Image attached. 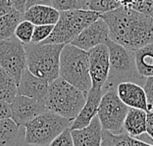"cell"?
Instances as JSON below:
<instances>
[{
  "label": "cell",
  "instance_id": "cell-2",
  "mask_svg": "<svg viewBox=\"0 0 153 146\" xmlns=\"http://www.w3.org/2000/svg\"><path fill=\"white\" fill-rule=\"evenodd\" d=\"M106 45L109 51V75L103 86V91L115 88L120 82H133L143 86L145 79L138 74L134 59V51L127 49L123 45L108 38Z\"/></svg>",
  "mask_w": 153,
  "mask_h": 146
},
{
  "label": "cell",
  "instance_id": "cell-24",
  "mask_svg": "<svg viewBox=\"0 0 153 146\" xmlns=\"http://www.w3.org/2000/svg\"><path fill=\"white\" fill-rule=\"evenodd\" d=\"M121 6V0H89L88 10L100 14L112 11Z\"/></svg>",
  "mask_w": 153,
  "mask_h": 146
},
{
  "label": "cell",
  "instance_id": "cell-5",
  "mask_svg": "<svg viewBox=\"0 0 153 146\" xmlns=\"http://www.w3.org/2000/svg\"><path fill=\"white\" fill-rule=\"evenodd\" d=\"M59 76L88 93L91 88L88 52L71 43L65 44L60 55Z\"/></svg>",
  "mask_w": 153,
  "mask_h": 146
},
{
  "label": "cell",
  "instance_id": "cell-16",
  "mask_svg": "<svg viewBox=\"0 0 153 146\" xmlns=\"http://www.w3.org/2000/svg\"><path fill=\"white\" fill-rule=\"evenodd\" d=\"M102 134L103 130L97 116L93 118L88 127L72 130L74 146H101Z\"/></svg>",
  "mask_w": 153,
  "mask_h": 146
},
{
  "label": "cell",
  "instance_id": "cell-28",
  "mask_svg": "<svg viewBox=\"0 0 153 146\" xmlns=\"http://www.w3.org/2000/svg\"><path fill=\"white\" fill-rule=\"evenodd\" d=\"M52 7H54L59 12L82 9V3L79 0H52Z\"/></svg>",
  "mask_w": 153,
  "mask_h": 146
},
{
  "label": "cell",
  "instance_id": "cell-31",
  "mask_svg": "<svg viewBox=\"0 0 153 146\" xmlns=\"http://www.w3.org/2000/svg\"><path fill=\"white\" fill-rule=\"evenodd\" d=\"M146 133L153 140V111L146 112Z\"/></svg>",
  "mask_w": 153,
  "mask_h": 146
},
{
  "label": "cell",
  "instance_id": "cell-18",
  "mask_svg": "<svg viewBox=\"0 0 153 146\" xmlns=\"http://www.w3.org/2000/svg\"><path fill=\"white\" fill-rule=\"evenodd\" d=\"M124 133L137 138L146 133V111L130 108L123 125Z\"/></svg>",
  "mask_w": 153,
  "mask_h": 146
},
{
  "label": "cell",
  "instance_id": "cell-34",
  "mask_svg": "<svg viewBox=\"0 0 153 146\" xmlns=\"http://www.w3.org/2000/svg\"><path fill=\"white\" fill-rule=\"evenodd\" d=\"M10 105L8 103L0 101V120L10 118Z\"/></svg>",
  "mask_w": 153,
  "mask_h": 146
},
{
  "label": "cell",
  "instance_id": "cell-21",
  "mask_svg": "<svg viewBox=\"0 0 153 146\" xmlns=\"http://www.w3.org/2000/svg\"><path fill=\"white\" fill-rule=\"evenodd\" d=\"M101 146H153L138 138L130 136L126 133L113 134L107 130H103Z\"/></svg>",
  "mask_w": 153,
  "mask_h": 146
},
{
  "label": "cell",
  "instance_id": "cell-9",
  "mask_svg": "<svg viewBox=\"0 0 153 146\" xmlns=\"http://www.w3.org/2000/svg\"><path fill=\"white\" fill-rule=\"evenodd\" d=\"M0 67L8 72L17 83L27 68V56L24 43L16 36L0 40Z\"/></svg>",
  "mask_w": 153,
  "mask_h": 146
},
{
  "label": "cell",
  "instance_id": "cell-27",
  "mask_svg": "<svg viewBox=\"0 0 153 146\" xmlns=\"http://www.w3.org/2000/svg\"><path fill=\"white\" fill-rule=\"evenodd\" d=\"M48 146H74V140L72 136L71 127H69L59 133Z\"/></svg>",
  "mask_w": 153,
  "mask_h": 146
},
{
  "label": "cell",
  "instance_id": "cell-1",
  "mask_svg": "<svg viewBox=\"0 0 153 146\" xmlns=\"http://www.w3.org/2000/svg\"><path fill=\"white\" fill-rule=\"evenodd\" d=\"M100 18L109 27V38L131 51L153 42V18L131 8L119 7Z\"/></svg>",
  "mask_w": 153,
  "mask_h": 146
},
{
  "label": "cell",
  "instance_id": "cell-20",
  "mask_svg": "<svg viewBox=\"0 0 153 146\" xmlns=\"http://www.w3.org/2000/svg\"><path fill=\"white\" fill-rule=\"evenodd\" d=\"M134 59L138 74L143 78L153 76V42L135 50Z\"/></svg>",
  "mask_w": 153,
  "mask_h": 146
},
{
  "label": "cell",
  "instance_id": "cell-13",
  "mask_svg": "<svg viewBox=\"0 0 153 146\" xmlns=\"http://www.w3.org/2000/svg\"><path fill=\"white\" fill-rule=\"evenodd\" d=\"M49 88V82L32 74L29 69L24 70L18 82V94L33 98L45 105Z\"/></svg>",
  "mask_w": 153,
  "mask_h": 146
},
{
  "label": "cell",
  "instance_id": "cell-19",
  "mask_svg": "<svg viewBox=\"0 0 153 146\" xmlns=\"http://www.w3.org/2000/svg\"><path fill=\"white\" fill-rule=\"evenodd\" d=\"M11 118L0 120V146H22L24 131Z\"/></svg>",
  "mask_w": 153,
  "mask_h": 146
},
{
  "label": "cell",
  "instance_id": "cell-7",
  "mask_svg": "<svg viewBox=\"0 0 153 146\" xmlns=\"http://www.w3.org/2000/svg\"><path fill=\"white\" fill-rule=\"evenodd\" d=\"M71 123V120L46 110L23 127L24 142L34 146H48Z\"/></svg>",
  "mask_w": 153,
  "mask_h": 146
},
{
  "label": "cell",
  "instance_id": "cell-15",
  "mask_svg": "<svg viewBox=\"0 0 153 146\" xmlns=\"http://www.w3.org/2000/svg\"><path fill=\"white\" fill-rule=\"evenodd\" d=\"M116 91L119 98L128 107L141 109L146 112L149 111L146 94L142 85L133 82H123L117 85Z\"/></svg>",
  "mask_w": 153,
  "mask_h": 146
},
{
  "label": "cell",
  "instance_id": "cell-17",
  "mask_svg": "<svg viewBox=\"0 0 153 146\" xmlns=\"http://www.w3.org/2000/svg\"><path fill=\"white\" fill-rule=\"evenodd\" d=\"M60 16V12L52 6L34 5L27 9L23 14V20H27L34 26L55 25Z\"/></svg>",
  "mask_w": 153,
  "mask_h": 146
},
{
  "label": "cell",
  "instance_id": "cell-33",
  "mask_svg": "<svg viewBox=\"0 0 153 146\" xmlns=\"http://www.w3.org/2000/svg\"><path fill=\"white\" fill-rule=\"evenodd\" d=\"M9 2L11 3V5L17 10V11L21 12L22 14L25 13L27 0H9Z\"/></svg>",
  "mask_w": 153,
  "mask_h": 146
},
{
  "label": "cell",
  "instance_id": "cell-30",
  "mask_svg": "<svg viewBox=\"0 0 153 146\" xmlns=\"http://www.w3.org/2000/svg\"><path fill=\"white\" fill-rule=\"evenodd\" d=\"M143 88L147 98L148 110L153 111V76H149V78L145 79Z\"/></svg>",
  "mask_w": 153,
  "mask_h": 146
},
{
  "label": "cell",
  "instance_id": "cell-23",
  "mask_svg": "<svg viewBox=\"0 0 153 146\" xmlns=\"http://www.w3.org/2000/svg\"><path fill=\"white\" fill-rule=\"evenodd\" d=\"M22 21L23 14L16 9L0 17V40L9 39L15 36L16 27Z\"/></svg>",
  "mask_w": 153,
  "mask_h": 146
},
{
  "label": "cell",
  "instance_id": "cell-11",
  "mask_svg": "<svg viewBox=\"0 0 153 146\" xmlns=\"http://www.w3.org/2000/svg\"><path fill=\"white\" fill-rule=\"evenodd\" d=\"M10 105V118L18 127H24L38 115L46 111L44 104L30 97L19 95L14 98Z\"/></svg>",
  "mask_w": 153,
  "mask_h": 146
},
{
  "label": "cell",
  "instance_id": "cell-37",
  "mask_svg": "<svg viewBox=\"0 0 153 146\" xmlns=\"http://www.w3.org/2000/svg\"><path fill=\"white\" fill-rule=\"evenodd\" d=\"M22 146H34V145H30V144H27V143H25V142H24V143L22 144Z\"/></svg>",
  "mask_w": 153,
  "mask_h": 146
},
{
  "label": "cell",
  "instance_id": "cell-29",
  "mask_svg": "<svg viewBox=\"0 0 153 146\" xmlns=\"http://www.w3.org/2000/svg\"><path fill=\"white\" fill-rule=\"evenodd\" d=\"M131 8L153 18V0H134Z\"/></svg>",
  "mask_w": 153,
  "mask_h": 146
},
{
  "label": "cell",
  "instance_id": "cell-12",
  "mask_svg": "<svg viewBox=\"0 0 153 146\" xmlns=\"http://www.w3.org/2000/svg\"><path fill=\"white\" fill-rule=\"evenodd\" d=\"M109 38V27L104 20L99 18L90 24L76 36L71 44L88 51L99 44L105 43Z\"/></svg>",
  "mask_w": 153,
  "mask_h": 146
},
{
  "label": "cell",
  "instance_id": "cell-4",
  "mask_svg": "<svg viewBox=\"0 0 153 146\" xmlns=\"http://www.w3.org/2000/svg\"><path fill=\"white\" fill-rule=\"evenodd\" d=\"M65 44L25 43L27 68L38 78L52 82L59 78L60 55Z\"/></svg>",
  "mask_w": 153,
  "mask_h": 146
},
{
  "label": "cell",
  "instance_id": "cell-36",
  "mask_svg": "<svg viewBox=\"0 0 153 146\" xmlns=\"http://www.w3.org/2000/svg\"><path fill=\"white\" fill-rule=\"evenodd\" d=\"M82 3V9L85 10H88V3H89V0H79Z\"/></svg>",
  "mask_w": 153,
  "mask_h": 146
},
{
  "label": "cell",
  "instance_id": "cell-25",
  "mask_svg": "<svg viewBox=\"0 0 153 146\" xmlns=\"http://www.w3.org/2000/svg\"><path fill=\"white\" fill-rule=\"evenodd\" d=\"M34 30V25L27 20H23L22 22H20L18 27H16L15 30V36L21 40L22 42L30 43L32 41L33 33Z\"/></svg>",
  "mask_w": 153,
  "mask_h": 146
},
{
  "label": "cell",
  "instance_id": "cell-22",
  "mask_svg": "<svg viewBox=\"0 0 153 146\" xmlns=\"http://www.w3.org/2000/svg\"><path fill=\"white\" fill-rule=\"evenodd\" d=\"M18 94V83L16 79L0 67V101L10 104Z\"/></svg>",
  "mask_w": 153,
  "mask_h": 146
},
{
  "label": "cell",
  "instance_id": "cell-10",
  "mask_svg": "<svg viewBox=\"0 0 153 146\" xmlns=\"http://www.w3.org/2000/svg\"><path fill=\"white\" fill-rule=\"evenodd\" d=\"M88 52L89 75L92 88H103L109 75V51L106 43L99 44Z\"/></svg>",
  "mask_w": 153,
  "mask_h": 146
},
{
  "label": "cell",
  "instance_id": "cell-32",
  "mask_svg": "<svg viewBox=\"0 0 153 146\" xmlns=\"http://www.w3.org/2000/svg\"><path fill=\"white\" fill-rule=\"evenodd\" d=\"M15 8L11 5L9 0H0V17L12 12Z\"/></svg>",
  "mask_w": 153,
  "mask_h": 146
},
{
  "label": "cell",
  "instance_id": "cell-8",
  "mask_svg": "<svg viewBox=\"0 0 153 146\" xmlns=\"http://www.w3.org/2000/svg\"><path fill=\"white\" fill-rule=\"evenodd\" d=\"M128 109L130 107L119 98L116 89L106 90L100 100L97 112L102 130L113 134L124 133L123 125Z\"/></svg>",
  "mask_w": 153,
  "mask_h": 146
},
{
  "label": "cell",
  "instance_id": "cell-3",
  "mask_svg": "<svg viewBox=\"0 0 153 146\" xmlns=\"http://www.w3.org/2000/svg\"><path fill=\"white\" fill-rule=\"evenodd\" d=\"M86 101V93L59 76L49 83L46 110L73 121Z\"/></svg>",
  "mask_w": 153,
  "mask_h": 146
},
{
  "label": "cell",
  "instance_id": "cell-35",
  "mask_svg": "<svg viewBox=\"0 0 153 146\" xmlns=\"http://www.w3.org/2000/svg\"><path fill=\"white\" fill-rule=\"evenodd\" d=\"M34 5H46V6H52V0H27L26 10L29 9L30 7Z\"/></svg>",
  "mask_w": 153,
  "mask_h": 146
},
{
  "label": "cell",
  "instance_id": "cell-26",
  "mask_svg": "<svg viewBox=\"0 0 153 146\" xmlns=\"http://www.w3.org/2000/svg\"><path fill=\"white\" fill-rule=\"evenodd\" d=\"M53 25H41L34 26L32 41L33 43H41L51 34L53 30Z\"/></svg>",
  "mask_w": 153,
  "mask_h": 146
},
{
  "label": "cell",
  "instance_id": "cell-6",
  "mask_svg": "<svg viewBox=\"0 0 153 146\" xmlns=\"http://www.w3.org/2000/svg\"><path fill=\"white\" fill-rule=\"evenodd\" d=\"M100 15L98 12L85 9L62 11L51 34L41 43H71L86 27L99 19Z\"/></svg>",
  "mask_w": 153,
  "mask_h": 146
},
{
  "label": "cell",
  "instance_id": "cell-14",
  "mask_svg": "<svg viewBox=\"0 0 153 146\" xmlns=\"http://www.w3.org/2000/svg\"><path fill=\"white\" fill-rule=\"evenodd\" d=\"M104 94L103 89L101 88H90L86 93V101L82 109L79 111L74 120L71 123V130H79L88 127L90 122L95 116H97L100 100Z\"/></svg>",
  "mask_w": 153,
  "mask_h": 146
}]
</instances>
